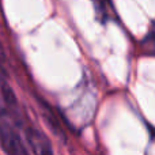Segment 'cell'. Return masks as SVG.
<instances>
[{
  "label": "cell",
  "instance_id": "6da1fadb",
  "mask_svg": "<svg viewBox=\"0 0 155 155\" xmlns=\"http://www.w3.org/2000/svg\"><path fill=\"white\" fill-rule=\"evenodd\" d=\"M15 110L0 99V143L7 155H30L16 128Z\"/></svg>",
  "mask_w": 155,
  "mask_h": 155
},
{
  "label": "cell",
  "instance_id": "7a4b0ae2",
  "mask_svg": "<svg viewBox=\"0 0 155 155\" xmlns=\"http://www.w3.org/2000/svg\"><path fill=\"white\" fill-rule=\"evenodd\" d=\"M27 142L34 155H54L53 148L46 135H44L37 128L27 129Z\"/></svg>",
  "mask_w": 155,
  "mask_h": 155
},
{
  "label": "cell",
  "instance_id": "3957f363",
  "mask_svg": "<svg viewBox=\"0 0 155 155\" xmlns=\"http://www.w3.org/2000/svg\"><path fill=\"white\" fill-rule=\"evenodd\" d=\"M3 79H4V72H3V68H2V65H0V83L3 82Z\"/></svg>",
  "mask_w": 155,
  "mask_h": 155
}]
</instances>
